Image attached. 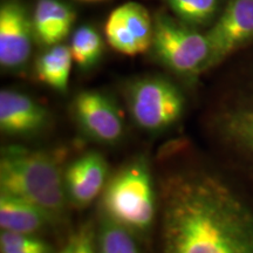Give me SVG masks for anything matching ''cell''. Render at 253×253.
I'll list each match as a JSON object with an SVG mask.
<instances>
[{
    "instance_id": "obj_2",
    "label": "cell",
    "mask_w": 253,
    "mask_h": 253,
    "mask_svg": "<svg viewBox=\"0 0 253 253\" xmlns=\"http://www.w3.org/2000/svg\"><path fill=\"white\" fill-rule=\"evenodd\" d=\"M0 189L31 202L53 219L59 218L65 210L67 194L61 168L45 151L17 145L2 149Z\"/></svg>"
},
{
    "instance_id": "obj_1",
    "label": "cell",
    "mask_w": 253,
    "mask_h": 253,
    "mask_svg": "<svg viewBox=\"0 0 253 253\" xmlns=\"http://www.w3.org/2000/svg\"><path fill=\"white\" fill-rule=\"evenodd\" d=\"M163 253H253V218L216 179L181 172L162 186Z\"/></svg>"
},
{
    "instance_id": "obj_9",
    "label": "cell",
    "mask_w": 253,
    "mask_h": 253,
    "mask_svg": "<svg viewBox=\"0 0 253 253\" xmlns=\"http://www.w3.org/2000/svg\"><path fill=\"white\" fill-rule=\"evenodd\" d=\"M73 112L82 130L94 140L114 143L122 136L121 114L113 101L100 91L79 93L73 102Z\"/></svg>"
},
{
    "instance_id": "obj_8",
    "label": "cell",
    "mask_w": 253,
    "mask_h": 253,
    "mask_svg": "<svg viewBox=\"0 0 253 253\" xmlns=\"http://www.w3.org/2000/svg\"><path fill=\"white\" fill-rule=\"evenodd\" d=\"M205 36L211 47V65L253 39V0H229Z\"/></svg>"
},
{
    "instance_id": "obj_7",
    "label": "cell",
    "mask_w": 253,
    "mask_h": 253,
    "mask_svg": "<svg viewBox=\"0 0 253 253\" xmlns=\"http://www.w3.org/2000/svg\"><path fill=\"white\" fill-rule=\"evenodd\" d=\"M33 21L27 9L17 0L2 2L0 7V65L9 71L23 68L32 53Z\"/></svg>"
},
{
    "instance_id": "obj_20",
    "label": "cell",
    "mask_w": 253,
    "mask_h": 253,
    "mask_svg": "<svg viewBox=\"0 0 253 253\" xmlns=\"http://www.w3.org/2000/svg\"><path fill=\"white\" fill-rule=\"evenodd\" d=\"M94 230L91 225H84L75 235V253H96Z\"/></svg>"
},
{
    "instance_id": "obj_17",
    "label": "cell",
    "mask_w": 253,
    "mask_h": 253,
    "mask_svg": "<svg viewBox=\"0 0 253 253\" xmlns=\"http://www.w3.org/2000/svg\"><path fill=\"white\" fill-rule=\"evenodd\" d=\"M97 253H140L132 233L107 218L97 237Z\"/></svg>"
},
{
    "instance_id": "obj_19",
    "label": "cell",
    "mask_w": 253,
    "mask_h": 253,
    "mask_svg": "<svg viewBox=\"0 0 253 253\" xmlns=\"http://www.w3.org/2000/svg\"><path fill=\"white\" fill-rule=\"evenodd\" d=\"M230 126L240 142L253 149V108L237 115Z\"/></svg>"
},
{
    "instance_id": "obj_21",
    "label": "cell",
    "mask_w": 253,
    "mask_h": 253,
    "mask_svg": "<svg viewBox=\"0 0 253 253\" xmlns=\"http://www.w3.org/2000/svg\"><path fill=\"white\" fill-rule=\"evenodd\" d=\"M59 253H75V236H73L72 238L68 240L67 245H66Z\"/></svg>"
},
{
    "instance_id": "obj_10",
    "label": "cell",
    "mask_w": 253,
    "mask_h": 253,
    "mask_svg": "<svg viewBox=\"0 0 253 253\" xmlns=\"http://www.w3.org/2000/svg\"><path fill=\"white\" fill-rule=\"evenodd\" d=\"M108 167L99 153H88L69 164L65 173L67 197L78 207H84L94 201L107 184Z\"/></svg>"
},
{
    "instance_id": "obj_3",
    "label": "cell",
    "mask_w": 253,
    "mask_h": 253,
    "mask_svg": "<svg viewBox=\"0 0 253 253\" xmlns=\"http://www.w3.org/2000/svg\"><path fill=\"white\" fill-rule=\"evenodd\" d=\"M102 207L107 218L131 233H145L155 218V192L148 164L136 160L106 184Z\"/></svg>"
},
{
    "instance_id": "obj_5",
    "label": "cell",
    "mask_w": 253,
    "mask_h": 253,
    "mask_svg": "<svg viewBox=\"0 0 253 253\" xmlns=\"http://www.w3.org/2000/svg\"><path fill=\"white\" fill-rule=\"evenodd\" d=\"M128 103L136 125L145 130H162L178 121L184 109V97L166 79L145 78L129 88Z\"/></svg>"
},
{
    "instance_id": "obj_6",
    "label": "cell",
    "mask_w": 253,
    "mask_h": 253,
    "mask_svg": "<svg viewBox=\"0 0 253 253\" xmlns=\"http://www.w3.org/2000/svg\"><path fill=\"white\" fill-rule=\"evenodd\" d=\"M104 33L112 48L125 55H137L151 47L154 20L144 6L126 2L110 13Z\"/></svg>"
},
{
    "instance_id": "obj_13",
    "label": "cell",
    "mask_w": 253,
    "mask_h": 253,
    "mask_svg": "<svg viewBox=\"0 0 253 253\" xmlns=\"http://www.w3.org/2000/svg\"><path fill=\"white\" fill-rule=\"evenodd\" d=\"M74 20L72 8L59 0H38L32 17L34 34L47 46L59 45L71 32Z\"/></svg>"
},
{
    "instance_id": "obj_14",
    "label": "cell",
    "mask_w": 253,
    "mask_h": 253,
    "mask_svg": "<svg viewBox=\"0 0 253 253\" xmlns=\"http://www.w3.org/2000/svg\"><path fill=\"white\" fill-rule=\"evenodd\" d=\"M73 61L69 47L60 43L52 46L37 60V78L53 89L65 91L68 87Z\"/></svg>"
},
{
    "instance_id": "obj_18",
    "label": "cell",
    "mask_w": 253,
    "mask_h": 253,
    "mask_svg": "<svg viewBox=\"0 0 253 253\" xmlns=\"http://www.w3.org/2000/svg\"><path fill=\"white\" fill-rule=\"evenodd\" d=\"M1 253H53V248L34 235L2 231L0 235Z\"/></svg>"
},
{
    "instance_id": "obj_11",
    "label": "cell",
    "mask_w": 253,
    "mask_h": 253,
    "mask_svg": "<svg viewBox=\"0 0 253 253\" xmlns=\"http://www.w3.org/2000/svg\"><path fill=\"white\" fill-rule=\"evenodd\" d=\"M48 121L45 107L17 90L0 93V129L12 136H27L40 131Z\"/></svg>"
},
{
    "instance_id": "obj_15",
    "label": "cell",
    "mask_w": 253,
    "mask_h": 253,
    "mask_svg": "<svg viewBox=\"0 0 253 253\" xmlns=\"http://www.w3.org/2000/svg\"><path fill=\"white\" fill-rule=\"evenodd\" d=\"M71 52L73 60L84 68H89L99 61L103 50L100 34L90 26H81L72 37Z\"/></svg>"
},
{
    "instance_id": "obj_12",
    "label": "cell",
    "mask_w": 253,
    "mask_h": 253,
    "mask_svg": "<svg viewBox=\"0 0 253 253\" xmlns=\"http://www.w3.org/2000/svg\"><path fill=\"white\" fill-rule=\"evenodd\" d=\"M53 218L26 199L0 192V227L8 232L36 235Z\"/></svg>"
},
{
    "instance_id": "obj_4",
    "label": "cell",
    "mask_w": 253,
    "mask_h": 253,
    "mask_svg": "<svg viewBox=\"0 0 253 253\" xmlns=\"http://www.w3.org/2000/svg\"><path fill=\"white\" fill-rule=\"evenodd\" d=\"M151 48L163 65L182 75L197 74L211 65L207 36L164 13L154 19Z\"/></svg>"
},
{
    "instance_id": "obj_22",
    "label": "cell",
    "mask_w": 253,
    "mask_h": 253,
    "mask_svg": "<svg viewBox=\"0 0 253 253\" xmlns=\"http://www.w3.org/2000/svg\"><path fill=\"white\" fill-rule=\"evenodd\" d=\"M87 1H93V0H87Z\"/></svg>"
},
{
    "instance_id": "obj_16",
    "label": "cell",
    "mask_w": 253,
    "mask_h": 253,
    "mask_svg": "<svg viewBox=\"0 0 253 253\" xmlns=\"http://www.w3.org/2000/svg\"><path fill=\"white\" fill-rule=\"evenodd\" d=\"M177 19L189 26H202L212 20L218 0H163Z\"/></svg>"
}]
</instances>
